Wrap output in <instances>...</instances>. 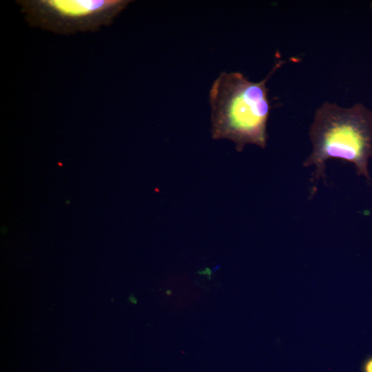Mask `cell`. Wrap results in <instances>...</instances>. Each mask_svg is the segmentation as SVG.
Returning <instances> with one entry per match:
<instances>
[{
	"label": "cell",
	"instance_id": "cell-5",
	"mask_svg": "<svg viewBox=\"0 0 372 372\" xmlns=\"http://www.w3.org/2000/svg\"><path fill=\"white\" fill-rule=\"evenodd\" d=\"M167 294H171L170 291H167Z\"/></svg>",
	"mask_w": 372,
	"mask_h": 372
},
{
	"label": "cell",
	"instance_id": "cell-6",
	"mask_svg": "<svg viewBox=\"0 0 372 372\" xmlns=\"http://www.w3.org/2000/svg\"><path fill=\"white\" fill-rule=\"evenodd\" d=\"M371 8H372V3H371Z\"/></svg>",
	"mask_w": 372,
	"mask_h": 372
},
{
	"label": "cell",
	"instance_id": "cell-3",
	"mask_svg": "<svg viewBox=\"0 0 372 372\" xmlns=\"http://www.w3.org/2000/svg\"><path fill=\"white\" fill-rule=\"evenodd\" d=\"M30 25L61 34L96 31L111 24L130 0L17 1Z\"/></svg>",
	"mask_w": 372,
	"mask_h": 372
},
{
	"label": "cell",
	"instance_id": "cell-2",
	"mask_svg": "<svg viewBox=\"0 0 372 372\" xmlns=\"http://www.w3.org/2000/svg\"><path fill=\"white\" fill-rule=\"evenodd\" d=\"M309 135L312 151L303 166L315 167V180H326V162L336 158L354 164L357 174L371 181L372 112L364 105L344 108L324 102L315 112Z\"/></svg>",
	"mask_w": 372,
	"mask_h": 372
},
{
	"label": "cell",
	"instance_id": "cell-1",
	"mask_svg": "<svg viewBox=\"0 0 372 372\" xmlns=\"http://www.w3.org/2000/svg\"><path fill=\"white\" fill-rule=\"evenodd\" d=\"M286 61L275 63L259 82L249 81L240 72H222L209 90L211 135L228 139L242 152L247 144L267 145V124L272 108L267 83Z\"/></svg>",
	"mask_w": 372,
	"mask_h": 372
},
{
	"label": "cell",
	"instance_id": "cell-4",
	"mask_svg": "<svg viewBox=\"0 0 372 372\" xmlns=\"http://www.w3.org/2000/svg\"><path fill=\"white\" fill-rule=\"evenodd\" d=\"M363 372H372V357L369 358L363 364Z\"/></svg>",
	"mask_w": 372,
	"mask_h": 372
}]
</instances>
